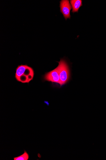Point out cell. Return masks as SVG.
Instances as JSON below:
<instances>
[{
	"label": "cell",
	"instance_id": "obj_1",
	"mask_svg": "<svg viewBox=\"0 0 106 160\" xmlns=\"http://www.w3.org/2000/svg\"><path fill=\"white\" fill-rule=\"evenodd\" d=\"M34 76V71L32 68L26 65H21L17 68L15 77L19 82L29 83L33 79Z\"/></svg>",
	"mask_w": 106,
	"mask_h": 160
},
{
	"label": "cell",
	"instance_id": "obj_2",
	"mask_svg": "<svg viewBox=\"0 0 106 160\" xmlns=\"http://www.w3.org/2000/svg\"><path fill=\"white\" fill-rule=\"evenodd\" d=\"M58 68L60 81V87L66 84L69 81L70 77V71L69 66L66 61L62 59L58 62Z\"/></svg>",
	"mask_w": 106,
	"mask_h": 160
},
{
	"label": "cell",
	"instance_id": "obj_3",
	"mask_svg": "<svg viewBox=\"0 0 106 160\" xmlns=\"http://www.w3.org/2000/svg\"><path fill=\"white\" fill-rule=\"evenodd\" d=\"M60 12L63 14L64 17L67 20L71 18L70 11L72 7L68 0H62L60 2Z\"/></svg>",
	"mask_w": 106,
	"mask_h": 160
},
{
	"label": "cell",
	"instance_id": "obj_4",
	"mask_svg": "<svg viewBox=\"0 0 106 160\" xmlns=\"http://www.w3.org/2000/svg\"><path fill=\"white\" fill-rule=\"evenodd\" d=\"M44 79L45 81L58 83L60 85V81L58 68L45 74L44 77Z\"/></svg>",
	"mask_w": 106,
	"mask_h": 160
},
{
	"label": "cell",
	"instance_id": "obj_5",
	"mask_svg": "<svg viewBox=\"0 0 106 160\" xmlns=\"http://www.w3.org/2000/svg\"><path fill=\"white\" fill-rule=\"evenodd\" d=\"M70 3L72 7V12H78L80 8L82 6V0H71Z\"/></svg>",
	"mask_w": 106,
	"mask_h": 160
},
{
	"label": "cell",
	"instance_id": "obj_6",
	"mask_svg": "<svg viewBox=\"0 0 106 160\" xmlns=\"http://www.w3.org/2000/svg\"><path fill=\"white\" fill-rule=\"evenodd\" d=\"M29 158V155L27 152L24 150L23 154L18 157H14L13 159L14 160H28Z\"/></svg>",
	"mask_w": 106,
	"mask_h": 160
}]
</instances>
